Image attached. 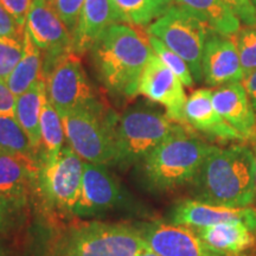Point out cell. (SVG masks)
Instances as JSON below:
<instances>
[{"label": "cell", "instance_id": "obj_20", "mask_svg": "<svg viewBox=\"0 0 256 256\" xmlns=\"http://www.w3.org/2000/svg\"><path fill=\"white\" fill-rule=\"evenodd\" d=\"M121 23L113 0H86L72 36V49L83 55L110 25Z\"/></svg>", "mask_w": 256, "mask_h": 256}, {"label": "cell", "instance_id": "obj_29", "mask_svg": "<svg viewBox=\"0 0 256 256\" xmlns=\"http://www.w3.org/2000/svg\"><path fill=\"white\" fill-rule=\"evenodd\" d=\"M24 54V44L20 42L0 37V80L8 78Z\"/></svg>", "mask_w": 256, "mask_h": 256}, {"label": "cell", "instance_id": "obj_40", "mask_svg": "<svg viewBox=\"0 0 256 256\" xmlns=\"http://www.w3.org/2000/svg\"><path fill=\"white\" fill-rule=\"evenodd\" d=\"M252 4H254V5L256 6V0H254V2H252Z\"/></svg>", "mask_w": 256, "mask_h": 256}, {"label": "cell", "instance_id": "obj_24", "mask_svg": "<svg viewBox=\"0 0 256 256\" xmlns=\"http://www.w3.org/2000/svg\"><path fill=\"white\" fill-rule=\"evenodd\" d=\"M64 126L58 112L49 98L44 101L40 112V165H48L58 158L64 142Z\"/></svg>", "mask_w": 256, "mask_h": 256}, {"label": "cell", "instance_id": "obj_7", "mask_svg": "<svg viewBox=\"0 0 256 256\" xmlns=\"http://www.w3.org/2000/svg\"><path fill=\"white\" fill-rule=\"evenodd\" d=\"M60 116L70 147L83 160L104 166L118 162L114 136L115 119L104 116L101 104L78 108Z\"/></svg>", "mask_w": 256, "mask_h": 256}, {"label": "cell", "instance_id": "obj_16", "mask_svg": "<svg viewBox=\"0 0 256 256\" xmlns=\"http://www.w3.org/2000/svg\"><path fill=\"white\" fill-rule=\"evenodd\" d=\"M40 166L32 156L0 152V197L14 209L24 206L36 185Z\"/></svg>", "mask_w": 256, "mask_h": 256}, {"label": "cell", "instance_id": "obj_4", "mask_svg": "<svg viewBox=\"0 0 256 256\" xmlns=\"http://www.w3.org/2000/svg\"><path fill=\"white\" fill-rule=\"evenodd\" d=\"M212 147L184 130L166 139L144 159V174L160 190L182 186L194 182Z\"/></svg>", "mask_w": 256, "mask_h": 256}, {"label": "cell", "instance_id": "obj_23", "mask_svg": "<svg viewBox=\"0 0 256 256\" xmlns=\"http://www.w3.org/2000/svg\"><path fill=\"white\" fill-rule=\"evenodd\" d=\"M23 44V56L6 78V84L16 96L22 95L38 80L43 78V55L28 32H25Z\"/></svg>", "mask_w": 256, "mask_h": 256}, {"label": "cell", "instance_id": "obj_8", "mask_svg": "<svg viewBox=\"0 0 256 256\" xmlns=\"http://www.w3.org/2000/svg\"><path fill=\"white\" fill-rule=\"evenodd\" d=\"M48 98L60 115L78 108L100 106L83 68L81 58L74 51L56 60L46 72Z\"/></svg>", "mask_w": 256, "mask_h": 256}, {"label": "cell", "instance_id": "obj_6", "mask_svg": "<svg viewBox=\"0 0 256 256\" xmlns=\"http://www.w3.org/2000/svg\"><path fill=\"white\" fill-rule=\"evenodd\" d=\"M211 28L200 16L178 4H172L147 28L150 36L162 40L188 63L196 82L203 81L202 58Z\"/></svg>", "mask_w": 256, "mask_h": 256}, {"label": "cell", "instance_id": "obj_21", "mask_svg": "<svg viewBox=\"0 0 256 256\" xmlns=\"http://www.w3.org/2000/svg\"><path fill=\"white\" fill-rule=\"evenodd\" d=\"M46 98V80L40 78L16 100L14 116L28 134L37 160L40 150V112Z\"/></svg>", "mask_w": 256, "mask_h": 256}, {"label": "cell", "instance_id": "obj_31", "mask_svg": "<svg viewBox=\"0 0 256 256\" xmlns=\"http://www.w3.org/2000/svg\"><path fill=\"white\" fill-rule=\"evenodd\" d=\"M25 32L24 25L18 23L16 19L0 5V37L10 38L23 43Z\"/></svg>", "mask_w": 256, "mask_h": 256}, {"label": "cell", "instance_id": "obj_19", "mask_svg": "<svg viewBox=\"0 0 256 256\" xmlns=\"http://www.w3.org/2000/svg\"><path fill=\"white\" fill-rule=\"evenodd\" d=\"M212 104L246 140L256 139V115L242 83H229L212 90Z\"/></svg>", "mask_w": 256, "mask_h": 256}, {"label": "cell", "instance_id": "obj_1", "mask_svg": "<svg viewBox=\"0 0 256 256\" xmlns=\"http://www.w3.org/2000/svg\"><path fill=\"white\" fill-rule=\"evenodd\" d=\"M90 51L95 72L113 95L133 98L153 50L148 38L132 25L116 23L106 30Z\"/></svg>", "mask_w": 256, "mask_h": 256}, {"label": "cell", "instance_id": "obj_18", "mask_svg": "<svg viewBox=\"0 0 256 256\" xmlns=\"http://www.w3.org/2000/svg\"><path fill=\"white\" fill-rule=\"evenodd\" d=\"M186 124L198 132L224 142H244L246 138L217 113L212 104V90L202 88L188 96L185 104Z\"/></svg>", "mask_w": 256, "mask_h": 256}, {"label": "cell", "instance_id": "obj_41", "mask_svg": "<svg viewBox=\"0 0 256 256\" xmlns=\"http://www.w3.org/2000/svg\"><path fill=\"white\" fill-rule=\"evenodd\" d=\"M250 2H254V0H250Z\"/></svg>", "mask_w": 256, "mask_h": 256}, {"label": "cell", "instance_id": "obj_38", "mask_svg": "<svg viewBox=\"0 0 256 256\" xmlns=\"http://www.w3.org/2000/svg\"><path fill=\"white\" fill-rule=\"evenodd\" d=\"M255 142H256V139H255ZM254 159H255V183H256V142L254 146Z\"/></svg>", "mask_w": 256, "mask_h": 256}, {"label": "cell", "instance_id": "obj_42", "mask_svg": "<svg viewBox=\"0 0 256 256\" xmlns=\"http://www.w3.org/2000/svg\"><path fill=\"white\" fill-rule=\"evenodd\" d=\"M50 2H51V0H50Z\"/></svg>", "mask_w": 256, "mask_h": 256}, {"label": "cell", "instance_id": "obj_35", "mask_svg": "<svg viewBox=\"0 0 256 256\" xmlns=\"http://www.w3.org/2000/svg\"><path fill=\"white\" fill-rule=\"evenodd\" d=\"M14 208L0 197V232H5L12 222V215L14 212Z\"/></svg>", "mask_w": 256, "mask_h": 256}, {"label": "cell", "instance_id": "obj_26", "mask_svg": "<svg viewBox=\"0 0 256 256\" xmlns=\"http://www.w3.org/2000/svg\"><path fill=\"white\" fill-rule=\"evenodd\" d=\"M0 152L36 158L30 139L14 115L0 114Z\"/></svg>", "mask_w": 256, "mask_h": 256}, {"label": "cell", "instance_id": "obj_22", "mask_svg": "<svg viewBox=\"0 0 256 256\" xmlns=\"http://www.w3.org/2000/svg\"><path fill=\"white\" fill-rule=\"evenodd\" d=\"M172 2L191 10L212 30L224 36H234L240 31L241 20L224 0H172Z\"/></svg>", "mask_w": 256, "mask_h": 256}, {"label": "cell", "instance_id": "obj_9", "mask_svg": "<svg viewBox=\"0 0 256 256\" xmlns=\"http://www.w3.org/2000/svg\"><path fill=\"white\" fill-rule=\"evenodd\" d=\"M83 168L81 156L72 147H63L55 162L40 166L36 188L54 209L74 214L81 191Z\"/></svg>", "mask_w": 256, "mask_h": 256}, {"label": "cell", "instance_id": "obj_2", "mask_svg": "<svg viewBox=\"0 0 256 256\" xmlns=\"http://www.w3.org/2000/svg\"><path fill=\"white\" fill-rule=\"evenodd\" d=\"M194 183L197 200L224 208H248L256 200L254 152L247 146H214Z\"/></svg>", "mask_w": 256, "mask_h": 256}, {"label": "cell", "instance_id": "obj_28", "mask_svg": "<svg viewBox=\"0 0 256 256\" xmlns=\"http://www.w3.org/2000/svg\"><path fill=\"white\" fill-rule=\"evenodd\" d=\"M244 76L256 70V25L240 28L234 40Z\"/></svg>", "mask_w": 256, "mask_h": 256}, {"label": "cell", "instance_id": "obj_5", "mask_svg": "<svg viewBox=\"0 0 256 256\" xmlns=\"http://www.w3.org/2000/svg\"><path fill=\"white\" fill-rule=\"evenodd\" d=\"M186 130L168 115L145 108H130L115 118L114 136L118 162L130 164L147 156L170 136Z\"/></svg>", "mask_w": 256, "mask_h": 256}, {"label": "cell", "instance_id": "obj_39", "mask_svg": "<svg viewBox=\"0 0 256 256\" xmlns=\"http://www.w3.org/2000/svg\"><path fill=\"white\" fill-rule=\"evenodd\" d=\"M0 256H6L5 252H4V249H2V247H0Z\"/></svg>", "mask_w": 256, "mask_h": 256}, {"label": "cell", "instance_id": "obj_37", "mask_svg": "<svg viewBox=\"0 0 256 256\" xmlns=\"http://www.w3.org/2000/svg\"><path fill=\"white\" fill-rule=\"evenodd\" d=\"M138 256H159V255H156L154 252H152L148 247H146Z\"/></svg>", "mask_w": 256, "mask_h": 256}, {"label": "cell", "instance_id": "obj_32", "mask_svg": "<svg viewBox=\"0 0 256 256\" xmlns=\"http://www.w3.org/2000/svg\"><path fill=\"white\" fill-rule=\"evenodd\" d=\"M235 12L240 20L247 26L256 25V6L250 0H224Z\"/></svg>", "mask_w": 256, "mask_h": 256}, {"label": "cell", "instance_id": "obj_30", "mask_svg": "<svg viewBox=\"0 0 256 256\" xmlns=\"http://www.w3.org/2000/svg\"><path fill=\"white\" fill-rule=\"evenodd\" d=\"M86 0H51L56 14L68 28L72 36L78 28L80 16Z\"/></svg>", "mask_w": 256, "mask_h": 256}, {"label": "cell", "instance_id": "obj_33", "mask_svg": "<svg viewBox=\"0 0 256 256\" xmlns=\"http://www.w3.org/2000/svg\"><path fill=\"white\" fill-rule=\"evenodd\" d=\"M32 0H0V5L4 8L18 23L24 25L30 11Z\"/></svg>", "mask_w": 256, "mask_h": 256}, {"label": "cell", "instance_id": "obj_27", "mask_svg": "<svg viewBox=\"0 0 256 256\" xmlns=\"http://www.w3.org/2000/svg\"><path fill=\"white\" fill-rule=\"evenodd\" d=\"M148 40L150 44H151L153 52H154L156 55L159 57L160 60H162V62L164 63L179 80H180L185 87H194V80L191 74L190 68H188V63L185 62L180 56L177 55L174 51L168 49V48L166 46L162 40H159L158 38L150 36Z\"/></svg>", "mask_w": 256, "mask_h": 256}, {"label": "cell", "instance_id": "obj_3", "mask_svg": "<svg viewBox=\"0 0 256 256\" xmlns=\"http://www.w3.org/2000/svg\"><path fill=\"white\" fill-rule=\"evenodd\" d=\"M146 247L142 229L124 223L89 222L66 229L51 256H138Z\"/></svg>", "mask_w": 256, "mask_h": 256}, {"label": "cell", "instance_id": "obj_34", "mask_svg": "<svg viewBox=\"0 0 256 256\" xmlns=\"http://www.w3.org/2000/svg\"><path fill=\"white\" fill-rule=\"evenodd\" d=\"M17 96L10 90L5 80H0V114L14 115Z\"/></svg>", "mask_w": 256, "mask_h": 256}, {"label": "cell", "instance_id": "obj_10", "mask_svg": "<svg viewBox=\"0 0 256 256\" xmlns=\"http://www.w3.org/2000/svg\"><path fill=\"white\" fill-rule=\"evenodd\" d=\"M25 28L44 55L43 74L57 60L74 51L72 34L56 14L50 0H32Z\"/></svg>", "mask_w": 256, "mask_h": 256}, {"label": "cell", "instance_id": "obj_15", "mask_svg": "<svg viewBox=\"0 0 256 256\" xmlns=\"http://www.w3.org/2000/svg\"><path fill=\"white\" fill-rule=\"evenodd\" d=\"M230 222H244L256 226V209L252 206L224 208L197 200H186L178 203L171 215V223L191 229Z\"/></svg>", "mask_w": 256, "mask_h": 256}, {"label": "cell", "instance_id": "obj_11", "mask_svg": "<svg viewBox=\"0 0 256 256\" xmlns=\"http://www.w3.org/2000/svg\"><path fill=\"white\" fill-rule=\"evenodd\" d=\"M138 94L165 108L166 115L178 124H186L184 84L153 52L139 80Z\"/></svg>", "mask_w": 256, "mask_h": 256}, {"label": "cell", "instance_id": "obj_25", "mask_svg": "<svg viewBox=\"0 0 256 256\" xmlns=\"http://www.w3.org/2000/svg\"><path fill=\"white\" fill-rule=\"evenodd\" d=\"M121 23L148 26L168 11L172 0H113Z\"/></svg>", "mask_w": 256, "mask_h": 256}, {"label": "cell", "instance_id": "obj_13", "mask_svg": "<svg viewBox=\"0 0 256 256\" xmlns=\"http://www.w3.org/2000/svg\"><path fill=\"white\" fill-rule=\"evenodd\" d=\"M119 184L108 174L104 165L84 162L81 191L74 209V215L95 216L120 203Z\"/></svg>", "mask_w": 256, "mask_h": 256}, {"label": "cell", "instance_id": "obj_17", "mask_svg": "<svg viewBox=\"0 0 256 256\" xmlns=\"http://www.w3.org/2000/svg\"><path fill=\"white\" fill-rule=\"evenodd\" d=\"M194 230L215 256L256 254V226L252 224L230 222Z\"/></svg>", "mask_w": 256, "mask_h": 256}, {"label": "cell", "instance_id": "obj_14", "mask_svg": "<svg viewBox=\"0 0 256 256\" xmlns=\"http://www.w3.org/2000/svg\"><path fill=\"white\" fill-rule=\"evenodd\" d=\"M142 232L147 247L159 256H215L188 226L156 222Z\"/></svg>", "mask_w": 256, "mask_h": 256}, {"label": "cell", "instance_id": "obj_12", "mask_svg": "<svg viewBox=\"0 0 256 256\" xmlns=\"http://www.w3.org/2000/svg\"><path fill=\"white\" fill-rule=\"evenodd\" d=\"M202 72L210 87L242 82L244 72L234 40L211 28L204 46Z\"/></svg>", "mask_w": 256, "mask_h": 256}, {"label": "cell", "instance_id": "obj_36", "mask_svg": "<svg viewBox=\"0 0 256 256\" xmlns=\"http://www.w3.org/2000/svg\"><path fill=\"white\" fill-rule=\"evenodd\" d=\"M242 84L246 88V92H247L256 115V70L243 78Z\"/></svg>", "mask_w": 256, "mask_h": 256}]
</instances>
